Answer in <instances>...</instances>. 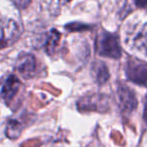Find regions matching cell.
<instances>
[{
  "label": "cell",
  "mask_w": 147,
  "mask_h": 147,
  "mask_svg": "<svg viewBox=\"0 0 147 147\" xmlns=\"http://www.w3.org/2000/svg\"><path fill=\"white\" fill-rule=\"evenodd\" d=\"M144 120L147 122V97L145 99V107H144Z\"/></svg>",
  "instance_id": "cell-13"
},
{
  "label": "cell",
  "mask_w": 147,
  "mask_h": 147,
  "mask_svg": "<svg viewBox=\"0 0 147 147\" xmlns=\"http://www.w3.org/2000/svg\"><path fill=\"white\" fill-rule=\"evenodd\" d=\"M91 72H92V76L94 80L99 85L104 84L109 78L108 68L102 61H95L92 65Z\"/></svg>",
  "instance_id": "cell-9"
},
{
  "label": "cell",
  "mask_w": 147,
  "mask_h": 147,
  "mask_svg": "<svg viewBox=\"0 0 147 147\" xmlns=\"http://www.w3.org/2000/svg\"><path fill=\"white\" fill-rule=\"evenodd\" d=\"M124 32L126 46L133 52L147 57V22L130 24Z\"/></svg>",
  "instance_id": "cell-1"
},
{
  "label": "cell",
  "mask_w": 147,
  "mask_h": 147,
  "mask_svg": "<svg viewBox=\"0 0 147 147\" xmlns=\"http://www.w3.org/2000/svg\"><path fill=\"white\" fill-rule=\"evenodd\" d=\"M22 28L15 20L7 19L0 26V49L12 46L19 40Z\"/></svg>",
  "instance_id": "cell-4"
},
{
  "label": "cell",
  "mask_w": 147,
  "mask_h": 147,
  "mask_svg": "<svg viewBox=\"0 0 147 147\" xmlns=\"http://www.w3.org/2000/svg\"><path fill=\"white\" fill-rule=\"evenodd\" d=\"M125 74L128 80L138 85L147 86V63L142 60L130 57L125 63Z\"/></svg>",
  "instance_id": "cell-3"
},
{
  "label": "cell",
  "mask_w": 147,
  "mask_h": 147,
  "mask_svg": "<svg viewBox=\"0 0 147 147\" xmlns=\"http://www.w3.org/2000/svg\"><path fill=\"white\" fill-rule=\"evenodd\" d=\"M15 69L24 79H30L38 72V62L33 54L23 52L18 55L16 59Z\"/></svg>",
  "instance_id": "cell-5"
},
{
  "label": "cell",
  "mask_w": 147,
  "mask_h": 147,
  "mask_svg": "<svg viewBox=\"0 0 147 147\" xmlns=\"http://www.w3.org/2000/svg\"><path fill=\"white\" fill-rule=\"evenodd\" d=\"M21 86L20 80L15 75H8L1 86V97L5 102H10L17 95Z\"/></svg>",
  "instance_id": "cell-7"
},
{
  "label": "cell",
  "mask_w": 147,
  "mask_h": 147,
  "mask_svg": "<svg viewBox=\"0 0 147 147\" xmlns=\"http://www.w3.org/2000/svg\"><path fill=\"white\" fill-rule=\"evenodd\" d=\"M65 28L69 31H81V30H86L89 29V26L86 24H81V23H70L67 24L65 26Z\"/></svg>",
  "instance_id": "cell-10"
},
{
  "label": "cell",
  "mask_w": 147,
  "mask_h": 147,
  "mask_svg": "<svg viewBox=\"0 0 147 147\" xmlns=\"http://www.w3.org/2000/svg\"><path fill=\"white\" fill-rule=\"evenodd\" d=\"M136 6L140 8H146L147 7V0H133Z\"/></svg>",
  "instance_id": "cell-12"
},
{
  "label": "cell",
  "mask_w": 147,
  "mask_h": 147,
  "mask_svg": "<svg viewBox=\"0 0 147 147\" xmlns=\"http://www.w3.org/2000/svg\"><path fill=\"white\" fill-rule=\"evenodd\" d=\"M11 1L19 9H26L31 3V0H11Z\"/></svg>",
  "instance_id": "cell-11"
},
{
  "label": "cell",
  "mask_w": 147,
  "mask_h": 147,
  "mask_svg": "<svg viewBox=\"0 0 147 147\" xmlns=\"http://www.w3.org/2000/svg\"><path fill=\"white\" fill-rule=\"evenodd\" d=\"M61 41V33L56 29H51L47 32L45 38V51L48 55H54L58 50Z\"/></svg>",
  "instance_id": "cell-8"
},
{
  "label": "cell",
  "mask_w": 147,
  "mask_h": 147,
  "mask_svg": "<svg viewBox=\"0 0 147 147\" xmlns=\"http://www.w3.org/2000/svg\"><path fill=\"white\" fill-rule=\"evenodd\" d=\"M117 99L120 107L125 111H133L137 106V100H136L135 94L125 84L118 85Z\"/></svg>",
  "instance_id": "cell-6"
},
{
  "label": "cell",
  "mask_w": 147,
  "mask_h": 147,
  "mask_svg": "<svg viewBox=\"0 0 147 147\" xmlns=\"http://www.w3.org/2000/svg\"><path fill=\"white\" fill-rule=\"evenodd\" d=\"M95 49L98 55L112 59H119L122 54L118 36L107 31H101L97 34Z\"/></svg>",
  "instance_id": "cell-2"
},
{
  "label": "cell",
  "mask_w": 147,
  "mask_h": 147,
  "mask_svg": "<svg viewBox=\"0 0 147 147\" xmlns=\"http://www.w3.org/2000/svg\"><path fill=\"white\" fill-rule=\"evenodd\" d=\"M71 0H57V2H58L59 4H62V5H64V4L68 3V2H70Z\"/></svg>",
  "instance_id": "cell-14"
}]
</instances>
